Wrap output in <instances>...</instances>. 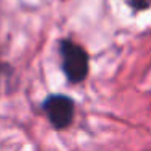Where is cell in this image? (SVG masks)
I'll return each instance as SVG.
<instances>
[{
  "mask_svg": "<svg viewBox=\"0 0 151 151\" xmlns=\"http://www.w3.org/2000/svg\"><path fill=\"white\" fill-rule=\"evenodd\" d=\"M60 54H62V65L67 78L72 83H80L88 75V54L83 47L72 41L60 42Z\"/></svg>",
  "mask_w": 151,
  "mask_h": 151,
  "instance_id": "cell-1",
  "label": "cell"
},
{
  "mask_svg": "<svg viewBox=\"0 0 151 151\" xmlns=\"http://www.w3.org/2000/svg\"><path fill=\"white\" fill-rule=\"evenodd\" d=\"M73 101L68 96L54 94L49 96L44 102V112L47 114L50 124L55 128H65L73 120Z\"/></svg>",
  "mask_w": 151,
  "mask_h": 151,
  "instance_id": "cell-2",
  "label": "cell"
},
{
  "mask_svg": "<svg viewBox=\"0 0 151 151\" xmlns=\"http://www.w3.org/2000/svg\"><path fill=\"white\" fill-rule=\"evenodd\" d=\"M127 4L133 7L135 10H145L150 5V0H127Z\"/></svg>",
  "mask_w": 151,
  "mask_h": 151,
  "instance_id": "cell-3",
  "label": "cell"
}]
</instances>
